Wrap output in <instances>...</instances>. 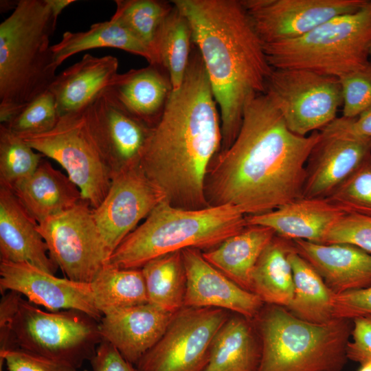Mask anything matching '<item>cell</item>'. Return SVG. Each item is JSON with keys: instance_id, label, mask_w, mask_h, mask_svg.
Listing matches in <instances>:
<instances>
[{"instance_id": "1f68e13d", "label": "cell", "mask_w": 371, "mask_h": 371, "mask_svg": "<svg viewBox=\"0 0 371 371\" xmlns=\"http://www.w3.org/2000/svg\"><path fill=\"white\" fill-rule=\"evenodd\" d=\"M141 269L148 303L172 314L184 307L186 273L181 251L155 258Z\"/></svg>"}, {"instance_id": "4dcf8cb0", "label": "cell", "mask_w": 371, "mask_h": 371, "mask_svg": "<svg viewBox=\"0 0 371 371\" xmlns=\"http://www.w3.org/2000/svg\"><path fill=\"white\" fill-rule=\"evenodd\" d=\"M192 43L190 23L173 4L158 31L154 46L155 65L166 71L173 91L178 90L183 81L192 52Z\"/></svg>"}, {"instance_id": "4fadbf2b", "label": "cell", "mask_w": 371, "mask_h": 371, "mask_svg": "<svg viewBox=\"0 0 371 371\" xmlns=\"http://www.w3.org/2000/svg\"><path fill=\"white\" fill-rule=\"evenodd\" d=\"M368 0H240L263 45L293 40Z\"/></svg>"}, {"instance_id": "f35d334b", "label": "cell", "mask_w": 371, "mask_h": 371, "mask_svg": "<svg viewBox=\"0 0 371 371\" xmlns=\"http://www.w3.org/2000/svg\"><path fill=\"white\" fill-rule=\"evenodd\" d=\"M343 117L355 118L371 107V62L340 78Z\"/></svg>"}, {"instance_id": "6da1fadb", "label": "cell", "mask_w": 371, "mask_h": 371, "mask_svg": "<svg viewBox=\"0 0 371 371\" xmlns=\"http://www.w3.org/2000/svg\"><path fill=\"white\" fill-rule=\"evenodd\" d=\"M319 131L291 132L265 93L245 106L239 132L213 159L206 177L208 205H232L246 216L302 197L306 164Z\"/></svg>"}, {"instance_id": "52a82bcc", "label": "cell", "mask_w": 371, "mask_h": 371, "mask_svg": "<svg viewBox=\"0 0 371 371\" xmlns=\"http://www.w3.org/2000/svg\"><path fill=\"white\" fill-rule=\"evenodd\" d=\"M273 68L302 69L340 78L365 67L371 47V0L299 38L263 45Z\"/></svg>"}, {"instance_id": "d590c367", "label": "cell", "mask_w": 371, "mask_h": 371, "mask_svg": "<svg viewBox=\"0 0 371 371\" xmlns=\"http://www.w3.org/2000/svg\"><path fill=\"white\" fill-rule=\"evenodd\" d=\"M326 199L345 213L371 216V155Z\"/></svg>"}, {"instance_id": "4316f807", "label": "cell", "mask_w": 371, "mask_h": 371, "mask_svg": "<svg viewBox=\"0 0 371 371\" xmlns=\"http://www.w3.org/2000/svg\"><path fill=\"white\" fill-rule=\"evenodd\" d=\"M261 346L253 320L229 315L212 343L203 371H256Z\"/></svg>"}, {"instance_id": "f1b7e54d", "label": "cell", "mask_w": 371, "mask_h": 371, "mask_svg": "<svg viewBox=\"0 0 371 371\" xmlns=\"http://www.w3.org/2000/svg\"><path fill=\"white\" fill-rule=\"evenodd\" d=\"M100 47L120 49L143 57L149 65H155V58L150 49L111 18L93 24L85 32H65L61 40L52 45V50L58 67L73 55Z\"/></svg>"}, {"instance_id": "e0dca14e", "label": "cell", "mask_w": 371, "mask_h": 371, "mask_svg": "<svg viewBox=\"0 0 371 371\" xmlns=\"http://www.w3.org/2000/svg\"><path fill=\"white\" fill-rule=\"evenodd\" d=\"M320 137L306 164L302 196L326 199L371 155V142L331 123Z\"/></svg>"}, {"instance_id": "8d00e7d4", "label": "cell", "mask_w": 371, "mask_h": 371, "mask_svg": "<svg viewBox=\"0 0 371 371\" xmlns=\"http://www.w3.org/2000/svg\"><path fill=\"white\" fill-rule=\"evenodd\" d=\"M59 119L55 98L47 90L2 124L18 135L24 137L49 131Z\"/></svg>"}, {"instance_id": "7a4b0ae2", "label": "cell", "mask_w": 371, "mask_h": 371, "mask_svg": "<svg viewBox=\"0 0 371 371\" xmlns=\"http://www.w3.org/2000/svg\"><path fill=\"white\" fill-rule=\"evenodd\" d=\"M222 144L217 104L197 49L192 52L180 88L172 91L152 128L139 165L175 207L209 206L205 181Z\"/></svg>"}, {"instance_id": "e575fe53", "label": "cell", "mask_w": 371, "mask_h": 371, "mask_svg": "<svg viewBox=\"0 0 371 371\" xmlns=\"http://www.w3.org/2000/svg\"><path fill=\"white\" fill-rule=\"evenodd\" d=\"M43 155L21 137L0 124V186L11 189L31 175Z\"/></svg>"}, {"instance_id": "3957f363", "label": "cell", "mask_w": 371, "mask_h": 371, "mask_svg": "<svg viewBox=\"0 0 371 371\" xmlns=\"http://www.w3.org/2000/svg\"><path fill=\"white\" fill-rule=\"evenodd\" d=\"M191 26L220 111L221 150L236 139L247 104L273 71L240 0H174Z\"/></svg>"}, {"instance_id": "ba28073f", "label": "cell", "mask_w": 371, "mask_h": 371, "mask_svg": "<svg viewBox=\"0 0 371 371\" xmlns=\"http://www.w3.org/2000/svg\"><path fill=\"white\" fill-rule=\"evenodd\" d=\"M102 341L99 322L85 313L45 311L21 295L0 350L18 349L78 369Z\"/></svg>"}, {"instance_id": "836d02e7", "label": "cell", "mask_w": 371, "mask_h": 371, "mask_svg": "<svg viewBox=\"0 0 371 371\" xmlns=\"http://www.w3.org/2000/svg\"><path fill=\"white\" fill-rule=\"evenodd\" d=\"M115 3L116 9L111 19L150 49L155 65L156 37L163 21L173 8V3L159 0H115Z\"/></svg>"}, {"instance_id": "d6986e66", "label": "cell", "mask_w": 371, "mask_h": 371, "mask_svg": "<svg viewBox=\"0 0 371 371\" xmlns=\"http://www.w3.org/2000/svg\"><path fill=\"white\" fill-rule=\"evenodd\" d=\"M172 316L146 303L102 315L99 330L102 339L113 345L126 360L136 365L161 337Z\"/></svg>"}, {"instance_id": "8fae6325", "label": "cell", "mask_w": 371, "mask_h": 371, "mask_svg": "<svg viewBox=\"0 0 371 371\" xmlns=\"http://www.w3.org/2000/svg\"><path fill=\"white\" fill-rule=\"evenodd\" d=\"M38 231L50 257L69 280L90 283L109 263L111 256L93 208L85 200L39 223Z\"/></svg>"}, {"instance_id": "277c9868", "label": "cell", "mask_w": 371, "mask_h": 371, "mask_svg": "<svg viewBox=\"0 0 371 371\" xmlns=\"http://www.w3.org/2000/svg\"><path fill=\"white\" fill-rule=\"evenodd\" d=\"M58 19L47 0H19L0 24V122L49 90L58 66L50 36Z\"/></svg>"}, {"instance_id": "74e56055", "label": "cell", "mask_w": 371, "mask_h": 371, "mask_svg": "<svg viewBox=\"0 0 371 371\" xmlns=\"http://www.w3.org/2000/svg\"><path fill=\"white\" fill-rule=\"evenodd\" d=\"M321 244H348L371 254V216L344 213L328 229Z\"/></svg>"}, {"instance_id": "60d3db41", "label": "cell", "mask_w": 371, "mask_h": 371, "mask_svg": "<svg viewBox=\"0 0 371 371\" xmlns=\"http://www.w3.org/2000/svg\"><path fill=\"white\" fill-rule=\"evenodd\" d=\"M333 315L350 320L371 315V286L335 294Z\"/></svg>"}, {"instance_id": "9a60e30c", "label": "cell", "mask_w": 371, "mask_h": 371, "mask_svg": "<svg viewBox=\"0 0 371 371\" xmlns=\"http://www.w3.org/2000/svg\"><path fill=\"white\" fill-rule=\"evenodd\" d=\"M84 114L113 175L140 163L153 127L127 112L106 89Z\"/></svg>"}, {"instance_id": "bcb514c9", "label": "cell", "mask_w": 371, "mask_h": 371, "mask_svg": "<svg viewBox=\"0 0 371 371\" xmlns=\"http://www.w3.org/2000/svg\"><path fill=\"white\" fill-rule=\"evenodd\" d=\"M19 1H1L0 3V8H1V12H4L8 10H10L11 9L14 10L18 4Z\"/></svg>"}, {"instance_id": "30bf717a", "label": "cell", "mask_w": 371, "mask_h": 371, "mask_svg": "<svg viewBox=\"0 0 371 371\" xmlns=\"http://www.w3.org/2000/svg\"><path fill=\"white\" fill-rule=\"evenodd\" d=\"M265 94L289 129L300 136L327 126L343 104L338 78L302 69L273 68Z\"/></svg>"}, {"instance_id": "ee69618b", "label": "cell", "mask_w": 371, "mask_h": 371, "mask_svg": "<svg viewBox=\"0 0 371 371\" xmlns=\"http://www.w3.org/2000/svg\"><path fill=\"white\" fill-rule=\"evenodd\" d=\"M335 126L356 137L371 142V107L355 118L336 117L330 122Z\"/></svg>"}, {"instance_id": "cb8c5ba5", "label": "cell", "mask_w": 371, "mask_h": 371, "mask_svg": "<svg viewBox=\"0 0 371 371\" xmlns=\"http://www.w3.org/2000/svg\"><path fill=\"white\" fill-rule=\"evenodd\" d=\"M106 89L127 112L150 127L159 120L172 91L166 71L153 65L118 74Z\"/></svg>"}, {"instance_id": "f6af8a7d", "label": "cell", "mask_w": 371, "mask_h": 371, "mask_svg": "<svg viewBox=\"0 0 371 371\" xmlns=\"http://www.w3.org/2000/svg\"><path fill=\"white\" fill-rule=\"evenodd\" d=\"M54 16L58 19L62 11L69 5L74 3V0H47Z\"/></svg>"}, {"instance_id": "9c48e42d", "label": "cell", "mask_w": 371, "mask_h": 371, "mask_svg": "<svg viewBox=\"0 0 371 371\" xmlns=\"http://www.w3.org/2000/svg\"><path fill=\"white\" fill-rule=\"evenodd\" d=\"M21 137V136H20ZM43 156L58 162L93 209L106 196L113 171L93 136L84 110L60 117L49 131L21 137Z\"/></svg>"}, {"instance_id": "7402d4cb", "label": "cell", "mask_w": 371, "mask_h": 371, "mask_svg": "<svg viewBox=\"0 0 371 371\" xmlns=\"http://www.w3.org/2000/svg\"><path fill=\"white\" fill-rule=\"evenodd\" d=\"M326 199L300 197L276 210L246 216L247 225L272 229L289 240L321 244L332 225L344 214Z\"/></svg>"}, {"instance_id": "ffe728a7", "label": "cell", "mask_w": 371, "mask_h": 371, "mask_svg": "<svg viewBox=\"0 0 371 371\" xmlns=\"http://www.w3.org/2000/svg\"><path fill=\"white\" fill-rule=\"evenodd\" d=\"M0 261L27 263L55 275L58 267L38 223L8 188L0 186Z\"/></svg>"}, {"instance_id": "7dc6e473", "label": "cell", "mask_w": 371, "mask_h": 371, "mask_svg": "<svg viewBox=\"0 0 371 371\" xmlns=\"http://www.w3.org/2000/svg\"><path fill=\"white\" fill-rule=\"evenodd\" d=\"M358 371H371V358L360 364Z\"/></svg>"}, {"instance_id": "681fc988", "label": "cell", "mask_w": 371, "mask_h": 371, "mask_svg": "<svg viewBox=\"0 0 371 371\" xmlns=\"http://www.w3.org/2000/svg\"><path fill=\"white\" fill-rule=\"evenodd\" d=\"M0 371H1V369H0Z\"/></svg>"}, {"instance_id": "d6a6232c", "label": "cell", "mask_w": 371, "mask_h": 371, "mask_svg": "<svg viewBox=\"0 0 371 371\" xmlns=\"http://www.w3.org/2000/svg\"><path fill=\"white\" fill-rule=\"evenodd\" d=\"M90 283L95 307L102 315L148 303L142 269H120L108 263Z\"/></svg>"}, {"instance_id": "2e32d148", "label": "cell", "mask_w": 371, "mask_h": 371, "mask_svg": "<svg viewBox=\"0 0 371 371\" xmlns=\"http://www.w3.org/2000/svg\"><path fill=\"white\" fill-rule=\"evenodd\" d=\"M0 291H16L49 311L76 310L100 322L91 283L60 278L27 263L0 261Z\"/></svg>"}, {"instance_id": "b9f144b4", "label": "cell", "mask_w": 371, "mask_h": 371, "mask_svg": "<svg viewBox=\"0 0 371 371\" xmlns=\"http://www.w3.org/2000/svg\"><path fill=\"white\" fill-rule=\"evenodd\" d=\"M352 322L347 357L361 364L371 358V315L357 317Z\"/></svg>"}, {"instance_id": "484cf974", "label": "cell", "mask_w": 371, "mask_h": 371, "mask_svg": "<svg viewBox=\"0 0 371 371\" xmlns=\"http://www.w3.org/2000/svg\"><path fill=\"white\" fill-rule=\"evenodd\" d=\"M267 227L247 225L217 246L202 252L203 258L243 289L251 291V275L260 256L276 236Z\"/></svg>"}, {"instance_id": "5bb4252c", "label": "cell", "mask_w": 371, "mask_h": 371, "mask_svg": "<svg viewBox=\"0 0 371 371\" xmlns=\"http://www.w3.org/2000/svg\"><path fill=\"white\" fill-rule=\"evenodd\" d=\"M166 199L139 164L115 172L109 190L93 209V216L110 256L138 223Z\"/></svg>"}, {"instance_id": "c3c4849f", "label": "cell", "mask_w": 371, "mask_h": 371, "mask_svg": "<svg viewBox=\"0 0 371 371\" xmlns=\"http://www.w3.org/2000/svg\"><path fill=\"white\" fill-rule=\"evenodd\" d=\"M370 56H371V47H370Z\"/></svg>"}, {"instance_id": "ab89813d", "label": "cell", "mask_w": 371, "mask_h": 371, "mask_svg": "<svg viewBox=\"0 0 371 371\" xmlns=\"http://www.w3.org/2000/svg\"><path fill=\"white\" fill-rule=\"evenodd\" d=\"M7 371H77L75 367L18 349L0 350Z\"/></svg>"}, {"instance_id": "603a6c76", "label": "cell", "mask_w": 371, "mask_h": 371, "mask_svg": "<svg viewBox=\"0 0 371 371\" xmlns=\"http://www.w3.org/2000/svg\"><path fill=\"white\" fill-rule=\"evenodd\" d=\"M118 66L115 56L86 54L57 74L49 90L55 98L60 117L83 111L111 85L118 74Z\"/></svg>"}, {"instance_id": "7bdbcfd3", "label": "cell", "mask_w": 371, "mask_h": 371, "mask_svg": "<svg viewBox=\"0 0 371 371\" xmlns=\"http://www.w3.org/2000/svg\"><path fill=\"white\" fill-rule=\"evenodd\" d=\"M89 361L93 371H138L113 345L104 339Z\"/></svg>"}, {"instance_id": "ac0fdd59", "label": "cell", "mask_w": 371, "mask_h": 371, "mask_svg": "<svg viewBox=\"0 0 371 371\" xmlns=\"http://www.w3.org/2000/svg\"><path fill=\"white\" fill-rule=\"evenodd\" d=\"M181 251L186 273L184 306L223 309L251 320L258 315L265 304L258 296L210 264L199 249Z\"/></svg>"}, {"instance_id": "d4e9b609", "label": "cell", "mask_w": 371, "mask_h": 371, "mask_svg": "<svg viewBox=\"0 0 371 371\" xmlns=\"http://www.w3.org/2000/svg\"><path fill=\"white\" fill-rule=\"evenodd\" d=\"M10 190L38 223L84 201L80 190L69 177L43 158L31 175Z\"/></svg>"}, {"instance_id": "f546056e", "label": "cell", "mask_w": 371, "mask_h": 371, "mask_svg": "<svg viewBox=\"0 0 371 371\" xmlns=\"http://www.w3.org/2000/svg\"><path fill=\"white\" fill-rule=\"evenodd\" d=\"M288 258L293 270L294 293L286 308L296 317L311 323L324 324L334 319L335 293L315 269L296 252L294 246Z\"/></svg>"}, {"instance_id": "5b68a950", "label": "cell", "mask_w": 371, "mask_h": 371, "mask_svg": "<svg viewBox=\"0 0 371 371\" xmlns=\"http://www.w3.org/2000/svg\"><path fill=\"white\" fill-rule=\"evenodd\" d=\"M247 225L246 215L232 205L186 209L165 199L123 240L109 264L120 269H141L171 252L188 248L208 250Z\"/></svg>"}, {"instance_id": "8992f818", "label": "cell", "mask_w": 371, "mask_h": 371, "mask_svg": "<svg viewBox=\"0 0 371 371\" xmlns=\"http://www.w3.org/2000/svg\"><path fill=\"white\" fill-rule=\"evenodd\" d=\"M253 322L261 346L256 371H341L348 360L352 320L314 324L265 304Z\"/></svg>"}, {"instance_id": "7c38bea8", "label": "cell", "mask_w": 371, "mask_h": 371, "mask_svg": "<svg viewBox=\"0 0 371 371\" xmlns=\"http://www.w3.org/2000/svg\"><path fill=\"white\" fill-rule=\"evenodd\" d=\"M215 308L184 306L136 364L138 371H203L212 341L229 316Z\"/></svg>"}, {"instance_id": "83f0119b", "label": "cell", "mask_w": 371, "mask_h": 371, "mask_svg": "<svg viewBox=\"0 0 371 371\" xmlns=\"http://www.w3.org/2000/svg\"><path fill=\"white\" fill-rule=\"evenodd\" d=\"M292 240L276 235L260 256L251 275L252 293L266 304L287 307L294 293L289 253Z\"/></svg>"}, {"instance_id": "44dd1931", "label": "cell", "mask_w": 371, "mask_h": 371, "mask_svg": "<svg viewBox=\"0 0 371 371\" xmlns=\"http://www.w3.org/2000/svg\"><path fill=\"white\" fill-rule=\"evenodd\" d=\"M294 249L335 294L371 286V254L348 244L293 240Z\"/></svg>"}]
</instances>
